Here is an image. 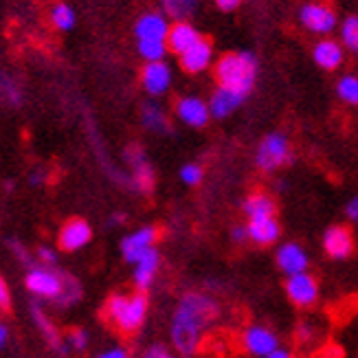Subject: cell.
<instances>
[{
	"label": "cell",
	"instance_id": "10",
	"mask_svg": "<svg viewBox=\"0 0 358 358\" xmlns=\"http://www.w3.org/2000/svg\"><path fill=\"white\" fill-rule=\"evenodd\" d=\"M323 248L332 259H348L354 253V236L348 227L334 224L323 233Z\"/></svg>",
	"mask_w": 358,
	"mask_h": 358
},
{
	"label": "cell",
	"instance_id": "24",
	"mask_svg": "<svg viewBox=\"0 0 358 358\" xmlns=\"http://www.w3.org/2000/svg\"><path fill=\"white\" fill-rule=\"evenodd\" d=\"M141 119H143V126L152 132H167L169 130V123H167V117L165 113L161 110V108L157 103H145L143 110H141Z\"/></svg>",
	"mask_w": 358,
	"mask_h": 358
},
{
	"label": "cell",
	"instance_id": "38",
	"mask_svg": "<svg viewBox=\"0 0 358 358\" xmlns=\"http://www.w3.org/2000/svg\"><path fill=\"white\" fill-rule=\"evenodd\" d=\"M240 3H242V0H215V5L220 7L222 11H233V9H238Z\"/></svg>",
	"mask_w": 358,
	"mask_h": 358
},
{
	"label": "cell",
	"instance_id": "30",
	"mask_svg": "<svg viewBox=\"0 0 358 358\" xmlns=\"http://www.w3.org/2000/svg\"><path fill=\"white\" fill-rule=\"evenodd\" d=\"M180 180L185 185H198L202 180V167L196 163H187L180 167Z\"/></svg>",
	"mask_w": 358,
	"mask_h": 358
},
{
	"label": "cell",
	"instance_id": "28",
	"mask_svg": "<svg viewBox=\"0 0 358 358\" xmlns=\"http://www.w3.org/2000/svg\"><path fill=\"white\" fill-rule=\"evenodd\" d=\"M341 40L352 53H358V15L345 18L343 27H341Z\"/></svg>",
	"mask_w": 358,
	"mask_h": 358
},
{
	"label": "cell",
	"instance_id": "9",
	"mask_svg": "<svg viewBox=\"0 0 358 358\" xmlns=\"http://www.w3.org/2000/svg\"><path fill=\"white\" fill-rule=\"evenodd\" d=\"M92 238V229L86 220L82 217H71V220L59 229V236H57V244L62 251L66 253H75L84 248Z\"/></svg>",
	"mask_w": 358,
	"mask_h": 358
},
{
	"label": "cell",
	"instance_id": "19",
	"mask_svg": "<svg viewBox=\"0 0 358 358\" xmlns=\"http://www.w3.org/2000/svg\"><path fill=\"white\" fill-rule=\"evenodd\" d=\"M202 36L198 31L189 24V22H176L174 27H169V34H167V49L174 51L178 55H182L185 51H189L192 46L200 40Z\"/></svg>",
	"mask_w": 358,
	"mask_h": 358
},
{
	"label": "cell",
	"instance_id": "31",
	"mask_svg": "<svg viewBox=\"0 0 358 358\" xmlns=\"http://www.w3.org/2000/svg\"><path fill=\"white\" fill-rule=\"evenodd\" d=\"M5 92H9L13 103H18V99H20V97H18V88H15V82L11 80L9 75L0 73V99H5Z\"/></svg>",
	"mask_w": 358,
	"mask_h": 358
},
{
	"label": "cell",
	"instance_id": "29",
	"mask_svg": "<svg viewBox=\"0 0 358 358\" xmlns=\"http://www.w3.org/2000/svg\"><path fill=\"white\" fill-rule=\"evenodd\" d=\"M336 92H338V97L343 99V101H348L352 106H358V77L345 75L343 80L338 82Z\"/></svg>",
	"mask_w": 358,
	"mask_h": 358
},
{
	"label": "cell",
	"instance_id": "11",
	"mask_svg": "<svg viewBox=\"0 0 358 358\" xmlns=\"http://www.w3.org/2000/svg\"><path fill=\"white\" fill-rule=\"evenodd\" d=\"M242 343L246 348L248 354H253V356H268L271 352L277 350V336L275 332H271L268 328H262V325H251V328H246L244 336H242Z\"/></svg>",
	"mask_w": 358,
	"mask_h": 358
},
{
	"label": "cell",
	"instance_id": "7",
	"mask_svg": "<svg viewBox=\"0 0 358 358\" xmlns=\"http://www.w3.org/2000/svg\"><path fill=\"white\" fill-rule=\"evenodd\" d=\"M159 240V229L157 227H141L136 229L130 236L121 240V253L126 257V262L136 264L148 251L154 248V242Z\"/></svg>",
	"mask_w": 358,
	"mask_h": 358
},
{
	"label": "cell",
	"instance_id": "35",
	"mask_svg": "<svg viewBox=\"0 0 358 358\" xmlns=\"http://www.w3.org/2000/svg\"><path fill=\"white\" fill-rule=\"evenodd\" d=\"M38 257H40L44 264H53V262H55V253H53V248H49V246H40V248H38Z\"/></svg>",
	"mask_w": 358,
	"mask_h": 358
},
{
	"label": "cell",
	"instance_id": "27",
	"mask_svg": "<svg viewBox=\"0 0 358 358\" xmlns=\"http://www.w3.org/2000/svg\"><path fill=\"white\" fill-rule=\"evenodd\" d=\"M51 20H53V24H55L59 31H71V29L75 27V11H73L69 5L59 3V5H55L53 11H51Z\"/></svg>",
	"mask_w": 358,
	"mask_h": 358
},
{
	"label": "cell",
	"instance_id": "6",
	"mask_svg": "<svg viewBox=\"0 0 358 358\" xmlns=\"http://www.w3.org/2000/svg\"><path fill=\"white\" fill-rule=\"evenodd\" d=\"M286 294L294 306L310 308V306H315L319 299V284L310 273L292 275L286 279Z\"/></svg>",
	"mask_w": 358,
	"mask_h": 358
},
{
	"label": "cell",
	"instance_id": "20",
	"mask_svg": "<svg viewBox=\"0 0 358 358\" xmlns=\"http://www.w3.org/2000/svg\"><path fill=\"white\" fill-rule=\"evenodd\" d=\"M159 266H161V257H159L157 248L148 251L141 259L134 264V284H136L138 290H148L152 286Z\"/></svg>",
	"mask_w": 358,
	"mask_h": 358
},
{
	"label": "cell",
	"instance_id": "21",
	"mask_svg": "<svg viewBox=\"0 0 358 358\" xmlns=\"http://www.w3.org/2000/svg\"><path fill=\"white\" fill-rule=\"evenodd\" d=\"M313 55L323 71H336L341 64H343V49H341V44L334 40H321L315 46Z\"/></svg>",
	"mask_w": 358,
	"mask_h": 358
},
{
	"label": "cell",
	"instance_id": "5",
	"mask_svg": "<svg viewBox=\"0 0 358 358\" xmlns=\"http://www.w3.org/2000/svg\"><path fill=\"white\" fill-rule=\"evenodd\" d=\"M27 288L42 299H59L64 292V279L51 268H31L24 279Z\"/></svg>",
	"mask_w": 358,
	"mask_h": 358
},
{
	"label": "cell",
	"instance_id": "17",
	"mask_svg": "<svg viewBox=\"0 0 358 358\" xmlns=\"http://www.w3.org/2000/svg\"><path fill=\"white\" fill-rule=\"evenodd\" d=\"M248 240L259 246H271L282 238V224L277 217H257V220H248Z\"/></svg>",
	"mask_w": 358,
	"mask_h": 358
},
{
	"label": "cell",
	"instance_id": "2",
	"mask_svg": "<svg viewBox=\"0 0 358 358\" xmlns=\"http://www.w3.org/2000/svg\"><path fill=\"white\" fill-rule=\"evenodd\" d=\"M215 82L217 86H224L231 90H238L248 95L255 84L257 75V59L253 53L242 51V53H227L215 62Z\"/></svg>",
	"mask_w": 358,
	"mask_h": 358
},
{
	"label": "cell",
	"instance_id": "34",
	"mask_svg": "<svg viewBox=\"0 0 358 358\" xmlns=\"http://www.w3.org/2000/svg\"><path fill=\"white\" fill-rule=\"evenodd\" d=\"M95 358H128V352L123 348H113V350H106V352L97 354Z\"/></svg>",
	"mask_w": 358,
	"mask_h": 358
},
{
	"label": "cell",
	"instance_id": "22",
	"mask_svg": "<svg viewBox=\"0 0 358 358\" xmlns=\"http://www.w3.org/2000/svg\"><path fill=\"white\" fill-rule=\"evenodd\" d=\"M244 213L248 220H257V217H275L277 205L268 194H251L244 202Z\"/></svg>",
	"mask_w": 358,
	"mask_h": 358
},
{
	"label": "cell",
	"instance_id": "12",
	"mask_svg": "<svg viewBox=\"0 0 358 358\" xmlns=\"http://www.w3.org/2000/svg\"><path fill=\"white\" fill-rule=\"evenodd\" d=\"M143 88L148 90V95L159 97L165 95L169 84H172V71L165 64V62H148L143 75H141Z\"/></svg>",
	"mask_w": 358,
	"mask_h": 358
},
{
	"label": "cell",
	"instance_id": "41",
	"mask_svg": "<svg viewBox=\"0 0 358 358\" xmlns=\"http://www.w3.org/2000/svg\"><path fill=\"white\" fill-rule=\"evenodd\" d=\"M264 358H292V354L290 352H286V350H275V352H271L268 356H264Z\"/></svg>",
	"mask_w": 358,
	"mask_h": 358
},
{
	"label": "cell",
	"instance_id": "33",
	"mask_svg": "<svg viewBox=\"0 0 358 358\" xmlns=\"http://www.w3.org/2000/svg\"><path fill=\"white\" fill-rule=\"evenodd\" d=\"M11 306V292H9V286L3 277H0V308L3 310H9Z\"/></svg>",
	"mask_w": 358,
	"mask_h": 358
},
{
	"label": "cell",
	"instance_id": "23",
	"mask_svg": "<svg viewBox=\"0 0 358 358\" xmlns=\"http://www.w3.org/2000/svg\"><path fill=\"white\" fill-rule=\"evenodd\" d=\"M130 161H132V165H134V185H136V189H141V192H152V187H154V169H152L150 163L145 161L143 152L138 150V148H132V152H130Z\"/></svg>",
	"mask_w": 358,
	"mask_h": 358
},
{
	"label": "cell",
	"instance_id": "1",
	"mask_svg": "<svg viewBox=\"0 0 358 358\" xmlns=\"http://www.w3.org/2000/svg\"><path fill=\"white\" fill-rule=\"evenodd\" d=\"M217 315V303L205 294L189 292L180 299L172 319V341L180 354H194L200 345V334Z\"/></svg>",
	"mask_w": 358,
	"mask_h": 358
},
{
	"label": "cell",
	"instance_id": "14",
	"mask_svg": "<svg viewBox=\"0 0 358 358\" xmlns=\"http://www.w3.org/2000/svg\"><path fill=\"white\" fill-rule=\"evenodd\" d=\"M308 253L299 244L294 242H288L284 246H279L277 251V266L282 268V273H286V277H292V275H299V273H306L308 271Z\"/></svg>",
	"mask_w": 358,
	"mask_h": 358
},
{
	"label": "cell",
	"instance_id": "18",
	"mask_svg": "<svg viewBox=\"0 0 358 358\" xmlns=\"http://www.w3.org/2000/svg\"><path fill=\"white\" fill-rule=\"evenodd\" d=\"M134 34H136V40H165L167 42L169 24L161 13L150 11L136 20Z\"/></svg>",
	"mask_w": 358,
	"mask_h": 358
},
{
	"label": "cell",
	"instance_id": "39",
	"mask_svg": "<svg viewBox=\"0 0 358 358\" xmlns=\"http://www.w3.org/2000/svg\"><path fill=\"white\" fill-rule=\"evenodd\" d=\"M231 236H233V240L236 242H246L248 240V229L246 227H236L231 231Z\"/></svg>",
	"mask_w": 358,
	"mask_h": 358
},
{
	"label": "cell",
	"instance_id": "8",
	"mask_svg": "<svg viewBox=\"0 0 358 358\" xmlns=\"http://www.w3.org/2000/svg\"><path fill=\"white\" fill-rule=\"evenodd\" d=\"M301 22L308 31H313V34L328 36L336 27V13L332 11L328 3L317 0V3H308L301 9Z\"/></svg>",
	"mask_w": 358,
	"mask_h": 358
},
{
	"label": "cell",
	"instance_id": "16",
	"mask_svg": "<svg viewBox=\"0 0 358 358\" xmlns=\"http://www.w3.org/2000/svg\"><path fill=\"white\" fill-rule=\"evenodd\" d=\"M244 99H246L244 92L231 90V88H224V86H217V90L213 92V95H211V101H209L211 117H215V119H224V117H229L231 113H236V110H238Z\"/></svg>",
	"mask_w": 358,
	"mask_h": 358
},
{
	"label": "cell",
	"instance_id": "3",
	"mask_svg": "<svg viewBox=\"0 0 358 358\" xmlns=\"http://www.w3.org/2000/svg\"><path fill=\"white\" fill-rule=\"evenodd\" d=\"M148 315V294L134 292V294H113L106 301V317L110 319L123 334H132L143 325Z\"/></svg>",
	"mask_w": 358,
	"mask_h": 358
},
{
	"label": "cell",
	"instance_id": "4",
	"mask_svg": "<svg viewBox=\"0 0 358 358\" xmlns=\"http://www.w3.org/2000/svg\"><path fill=\"white\" fill-rule=\"evenodd\" d=\"M290 141L282 132H271L264 136L255 154V163L262 172H275L282 165L290 163Z\"/></svg>",
	"mask_w": 358,
	"mask_h": 358
},
{
	"label": "cell",
	"instance_id": "37",
	"mask_svg": "<svg viewBox=\"0 0 358 358\" xmlns=\"http://www.w3.org/2000/svg\"><path fill=\"white\" fill-rule=\"evenodd\" d=\"M143 358H174L172 354H167L161 345H154L152 350H148L145 352V356Z\"/></svg>",
	"mask_w": 358,
	"mask_h": 358
},
{
	"label": "cell",
	"instance_id": "13",
	"mask_svg": "<svg viewBox=\"0 0 358 358\" xmlns=\"http://www.w3.org/2000/svg\"><path fill=\"white\" fill-rule=\"evenodd\" d=\"M176 115L182 123L192 128H205L209 123L211 110H209V103H205L198 97H180L176 103Z\"/></svg>",
	"mask_w": 358,
	"mask_h": 358
},
{
	"label": "cell",
	"instance_id": "25",
	"mask_svg": "<svg viewBox=\"0 0 358 358\" xmlns=\"http://www.w3.org/2000/svg\"><path fill=\"white\" fill-rule=\"evenodd\" d=\"M138 55H141L145 62H163L167 49L165 40H138Z\"/></svg>",
	"mask_w": 358,
	"mask_h": 358
},
{
	"label": "cell",
	"instance_id": "32",
	"mask_svg": "<svg viewBox=\"0 0 358 358\" xmlns=\"http://www.w3.org/2000/svg\"><path fill=\"white\" fill-rule=\"evenodd\" d=\"M69 345L73 348V350H77V352H82V350H86V345H88V332L86 330H71L69 332Z\"/></svg>",
	"mask_w": 358,
	"mask_h": 358
},
{
	"label": "cell",
	"instance_id": "36",
	"mask_svg": "<svg viewBox=\"0 0 358 358\" xmlns=\"http://www.w3.org/2000/svg\"><path fill=\"white\" fill-rule=\"evenodd\" d=\"M345 213H348V217L350 220H354V222H358V196H354L350 202H348V207H345Z\"/></svg>",
	"mask_w": 358,
	"mask_h": 358
},
{
	"label": "cell",
	"instance_id": "26",
	"mask_svg": "<svg viewBox=\"0 0 358 358\" xmlns=\"http://www.w3.org/2000/svg\"><path fill=\"white\" fill-rule=\"evenodd\" d=\"M161 3L169 18H176L178 22H185V18L196 11V0H161Z\"/></svg>",
	"mask_w": 358,
	"mask_h": 358
},
{
	"label": "cell",
	"instance_id": "40",
	"mask_svg": "<svg viewBox=\"0 0 358 358\" xmlns=\"http://www.w3.org/2000/svg\"><path fill=\"white\" fill-rule=\"evenodd\" d=\"M7 343H9V328L5 323H0V350H3Z\"/></svg>",
	"mask_w": 358,
	"mask_h": 358
},
{
	"label": "cell",
	"instance_id": "15",
	"mask_svg": "<svg viewBox=\"0 0 358 358\" xmlns=\"http://www.w3.org/2000/svg\"><path fill=\"white\" fill-rule=\"evenodd\" d=\"M211 57H213V46L207 38H200L189 51H185L182 55H178L180 59V66L185 73H200L205 71L211 64Z\"/></svg>",
	"mask_w": 358,
	"mask_h": 358
}]
</instances>
